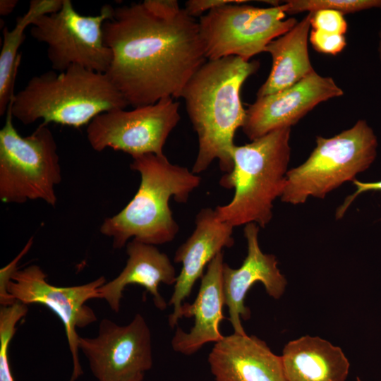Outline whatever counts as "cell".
<instances>
[{"instance_id": "20", "label": "cell", "mask_w": 381, "mask_h": 381, "mask_svg": "<svg viewBox=\"0 0 381 381\" xmlns=\"http://www.w3.org/2000/svg\"><path fill=\"white\" fill-rule=\"evenodd\" d=\"M311 13H307L289 31L266 47L272 59L270 73L257 92V97L286 88L308 77L315 71L308 54Z\"/></svg>"}, {"instance_id": "14", "label": "cell", "mask_w": 381, "mask_h": 381, "mask_svg": "<svg viewBox=\"0 0 381 381\" xmlns=\"http://www.w3.org/2000/svg\"><path fill=\"white\" fill-rule=\"evenodd\" d=\"M244 236L247 242V255L241 266L234 269L224 262L222 272L225 306L234 333L246 334L241 319L247 320L250 311L244 300L252 286L261 282L268 295L279 299L283 295L287 281L277 267L272 254L264 253L259 246V226L255 223L245 225Z\"/></svg>"}, {"instance_id": "27", "label": "cell", "mask_w": 381, "mask_h": 381, "mask_svg": "<svg viewBox=\"0 0 381 381\" xmlns=\"http://www.w3.org/2000/svg\"><path fill=\"white\" fill-rule=\"evenodd\" d=\"M244 0H188L185 4L184 10L192 18L202 16L205 11L231 4H243Z\"/></svg>"}, {"instance_id": "24", "label": "cell", "mask_w": 381, "mask_h": 381, "mask_svg": "<svg viewBox=\"0 0 381 381\" xmlns=\"http://www.w3.org/2000/svg\"><path fill=\"white\" fill-rule=\"evenodd\" d=\"M310 13L313 30L344 35L346 33L348 25L341 13L333 10H319Z\"/></svg>"}, {"instance_id": "10", "label": "cell", "mask_w": 381, "mask_h": 381, "mask_svg": "<svg viewBox=\"0 0 381 381\" xmlns=\"http://www.w3.org/2000/svg\"><path fill=\"white\" fill-rule=\"evenodd\" d=\"M179 108L178 102L164 97L132 110L116 109L102 113L87 125V141L97 152L111 148L132 158L163 155L167 138L180 120Z\"/></svg>"}, {"instance_id": "26", "label": "cell", "mask_w": 381, "mask_h": 381, "mask_svg": "<svg viewBox=\"0 0 381 381\" xmlns=\"http://www.w3.org/2000/svg\"><path fill=\"white\" fill-rule=\"evenodd\" d=\"M33 243V238H30L26 245L18 255L7 265L0 270V304L1 306H8L16 301L8 292V285L11 280L12 275L18 270V264L21 258L29 251Z\"/></svg>"}, {"instance_id": "22", "label": "cell", "mask_w": 381, "mask_h": 381, "mask_svg": "<svg viewBox=\"0 0 381 381\" xmlns=\"http://www.w3.org/2000/svg\"><path fill=\"white\" fill-rule=\"evenodd\" d=\"M280 4L286 14L313 13L319 10H333L342 14L381 9V0H288Z\"/></svg>"}, {"instance_id": "28", "label": "cell", "mask_w": 381, "mask_h": 381, "mask_svg": "<svg viewBox=\"0 0 381 381\" xmlns=\"http://www.w3.org/2000/svg\"><path fill=\"white\" fill-rule=\"evenodd\" d=\"M353 183L356 186V190L353 194L349 195L345 199L343 204L341 205L339 208H337L336 212L337 219H340L344 216L348 207L360 194L370 190L381 191V181L375 182H363L355 179L353 181Z\"/></svg>"}, {"instance_id": "2", "label": "cell", "mask_w": 381, "mask_h": 381, "mask_svg": "<svg viewBox=\"0 0 381 381\" xmlns=\"http://www.w3.org/2000/svg\"><path fill=\"white\" fill-rule=\"evenodd\" d=\"M259 66L235 56L207 60L184 87L181 97L199 143L193 173L205 171L215 159L225 174L232 171L234 135L246 117L241 90Z\"/></svg>"}, {"instance_id": "25", "label": "cell", "mask_w": 381, "mask_h": 381, "mask_svg": "<svg viewBox=\"0 0 381 381\" xmlns=\"http://www.w3.org/2000/svg\"><path fill=\"white\" fill-rule=\"evenodd\" d=\"M309 41L315 51L330 55H336L341 52L346 45L344 35L313 29L310 32Z\"/></svg>"}, {"instance_id": "19", "label": "cell", "mask_w": 381, "mask_h": 381, "mask_svg": "<svg viewBox=\"0 0 381 381\" xmlns=\"http://www.w3.org/2000/svg\"><path fill=\"white\" fill-rule=\"evenodd\" d=\"M280 356L286 381H345L349 372L341 348L318 337L288 342Z\"/></svg>"}, {"instance_id": "17", "label": "cell", "mask_w": 381, "mask_h": 381, "mask_svg": "<svg viewBox=\"0 0 381 381\" xmlns=\"http://www.w3.org/2000/svg\"><path fill=\"white\" fill-rule=\"evenodd\" d=\"M224 264V254L220 252L207 266L194 302L191 304L183 303L181 318L193 317L194 325L188 332L177 327L171 339V346L174 351L190 356L205 344L216 343L223 339L219 326L224 318L223 307L225 306V300L222 278Z\"/></svg>"}, {"instance_id": "8", "label": "cell", "mask_w": 381, "mask_h": 381, "mask_svg": "<svg viewBox=\"0 0 381 381\" xmlns=\"http://www.w3.org/2000/svg\"><path fill=\"white\" fill-rule=\"evenodd\" d=\"M114 8L104 5L97 16L77 12L70 0H64L61 9L42 15L30 25L31 36L47 45L52 70L59 73L78 65L106 73L113 59L104 44L102 25L111 18Z\"/></svg>"}, {"instance_id": "7", "label": "cell", "mask_w": 381, "mask_h": 381, "mask_svg": "<svg viewBox=\"0 0 381 381\" xmlns=\"http://www.w3.org/2000/svg\"><path fill=\"white\" fill-rule=\"evenodd\" d=\"M13 119L9 104L0 131V200L8 204L39 200L55 207L61 169L54 135L42 123L23 137Z\"/></svg>"}, {"instance_id": "30", "label": "cell", "mask_w": 381, "mask_h": 381, "mask_svg": "<svg viewBox=\"0 0 381 381\" xmlns=\"http://www.w3.org/2000/svg\"><path fill=\"white\" fill-rule=\"evenodd\" d=\"M378 36H379V40H378L377 51H378L379 59L381 63V23H380Z\"/></svg>"}, {"instance_id": "32", "label": "cell", "mask_w": 381, "mask_h": 381, "mask_svg": "<svg viewBox=\"0 0 381 381\" xmlns=\"http://www.w3.org/2000/svg\"><path fill=\"white\" fill-rule=\"evenodd\" d=\"M358 381H361L359 378L357 379Z\"/></svg>"}, {"instance_id": "18", "label": "cell", "mask_w": 381, "mask_h": 381, "mask_svg": "<svg viewBox=\"0 0 381 381\" xmlns=\"http://www.w3.org/2000/svg\"><path fill=\"white\" fill-rule=\"evenodd\" d=\"M128 259L120 274L98 289L101 299L106 301L115 313L120 310L123 292L126 286L138 284L152 296L155 306L160 310L167 303L158 291L159 284H175L176 270L168 255L159 250L154 245L135 239L126 244Z\"/></svg>"}, {"instance_id": "21", "label": "cell", "mask_w": 381, "mask_h": 381, "mask_svg": "<svg viewBox=\"0 0 381 381\" xmlns=\"http://www.w3.org/2000/svg\"><path fill=\"white\" fill-rule=\"evenodd\" d=\"M64 0H32L27 12L18 18L15 27L3 29V43L0 52V116L6 113L13 99L16 78L22 54L18 52L25 37V28L37 18L59 11Z\"/></svg>"}, {"instance_id": "9", "label": "cell", "mask_w": 381, "mask_h": 381, "mask_svg": "<svg viewBox=\"0 0 381 381\" xmlns=\"http://www.w3.org/2000/svg\"><path fill=\"white\" fill-rule=\"evenodd\" d=\"M285 16L280 4L259 8L231 4L210 11L198 22L207 60L235 56L249 61L296 25V18Z\"/></svg>"}, {"instance_id": "4", "label": "cell", "mask_w": 381, "mask_h": 381, "mask_svg": "<svg viewBox=\"0 0 381 381\" xmlns=\"http://www.w3.org/2000/svg\"><path fill=\"white\" fill-rule=\"evenodd\" d=\"M13 119L24 125L42 119L79 128L97 115L126 109L128 102L106 73L73 65L32 77L9 103Z\"/></svg>"}, {"instance_id": "12", "label": "cell", "mask_w": 381, "mask_h": 381, "mask_svg": "<svg viewBox=\"0 0 381 381\" xmlns=\"http://www.w3.org/2000/svg\"><path fill=\"white\" fill-rule=\"evenodd\" d=\"M78 344L97 381H127L152 366L151 332L140 313L126 325L102 319L97 335L79 337Z\"/></svg>"}, {"instance_id": "23", "label": "cell", "mask_w": 381, "mask_h": 381, "mask_svg": "<svg viewBox=\"0 0 381 381\" xmlns=\"http://www.w3.org/2000/svg\"><path fill=\"white\" fill-rule=\"evenodd\" d=\"M20 317L13 312L0 315V381H15L9 361V345L16 332Z\"/></svg>"}, {"instance_id": "29", "label": "cell", "mask_w": 381, "mask_h": 381, "mask_svg": "<svg viewBox=\"0 0 381 381\" xmlns=\"http://www.w3.org/2000/svg\"><path fill=\"white\" fill-rule=\"evenodd\" d=\"M17 0H1L0 1V15L1 16H8L16 8L17 4Z\"/></svg>"}, {"instance_id": "1", "label": "cell", "mask_w": 381, "mask_h": 381, "mask_svg": "<svg viewBox=\"0 0 381 381\" xmlns=\"http://www.w3.org/2000/svg\"><path fill=\"white\" fill-rule=\"evenodd\" d=\"M102 31L113 54L106 74L134 108L181 97L207 61L198 22L184 8L174 11L161 0L114 8Z\"/></svg>"}, {"instance_id": "5", "label": "cell", "mask_w": 381, "mask_h": 381, "mask_svg": "<svg viewBox=\"0 0 381 381\" xmlns=\"http://www.w3.org/2000/svg\"><path fill=\"white\" fill-rule=\"evenodd\" d=\"M291 128H282L235 145L234 167L220 180L234 188L232 200L214 209L217 218L232 227L255 223L265 228L272 218L273 202L282 195L290 160Z\"/></svg>"}, {"instance_id": "3", "label": "cell", "mask_w": 381, "mask_h": 381, "mask_svg": "<svg viewBox=\"0 0 381 381\" xmlns=\"http://www.w3.org/2000/svg\"><path fill=\"white\" fill-rule=\"evenodd\" d=\"M130 167L140 174L138 191L121 211L104 220L101 234L112 238L116 249L126 246L131 238L154 246L172 241L179 226L169 200L186 202L200 186L201 177L186 167L171 164L164 155L133 157Z\"/></svg>"}, {"instance_id": "16", "label": "cell", "mask_w": 381, "mask_h": 381, "mask_svg": "<svg viewBox=\"0 0 381 381\" xmlns=\"http://www.w3.org/2000/svg\"><path fill=\"white\" fill-rule=\"evenodd\" d=\"M215 381H286L281 356L255 336H224L208 356Z\"/></svg>"}, {"instance_id": "15", "label": "cell", "mask_w": 381, "mask_h": 381, "mask_svg": "<svg viewBox=\"0 0 381 381\" xmlns=\"http://www.w3.org/2000/svg\"><path fill=\"white\" fill-rule=\"evenodd\" d=\"M192 234L176 250L175 262L182 267L177 276L174 291L169 301L173 313L169 317L171 328L181 318L183 301L190 294L195 283L203 276V271L212 260L224 248L234 244L231 226L220 221L214 210L202 208L196 215Z\"/></svg>"}, {"instance_id": "13", "label": "cell", "mask_w": 381, "mask_h": 381, "mask_svg": "<svg viewBox=\"0 0 381 381\" xmlns=\"http://www.w3.org/2000/svg\"><path fill=\"white\" fill-rule=\"evenodd\" d=\"M344 95L331 77L315 71L294 85L257 97L249 104L243 131L252 141L282 128H291L320 103Z\"/></svg>"}, {"instance_id": "6", "label": "cell", "mask_w": 381, "mask_h": 381, "mask_svg": "<svg viewBox=\"0 0 381 381\" xmlns=\"http://www.w3.org/2000/svg\"><path fill=\"white\" fill-rule=\"evenodd\" d=\"M377 146V136L365 120L333 137H317L308 159L287 171L281 200L299 205L310 197L325 198L368 169L376 158Z\"/></svg>"}, {"instance_id": "11", "label": "cell", "mask_w": 381, "mask_h": 381, "mask_svg": "<svg viewBox=\"0 0 381 381\" xmlns=\"http://www.w3.org/2000/svg\"><path fill=\"white\" fill-rule=\"evenodd\" d=\"M47 275L37 265L18 270L8 285V292L16 301L23 304H40L47 307L62 322L73 361V372L70 381L83 375L79 360L77 328H83L97 320L93 310L85 303L100 298L98 289L107 282L103 276L90 282L61 287L47 281Z\"/></svg>"}, {"instance_id": "31", "label": "cell", "mask_w": 381, "mask_h": 381, "mask_svg": "<svg viewBox=\"0 0 381 381\" xmlns=\"http://www.w3.org/2000/svg\"><path fill=\"white\" fill-rule=\"evenodd\" d=\"M144 378V375H138L135 376L127 381H143Z\"/></svg>"}]
</instances>
